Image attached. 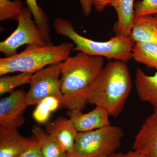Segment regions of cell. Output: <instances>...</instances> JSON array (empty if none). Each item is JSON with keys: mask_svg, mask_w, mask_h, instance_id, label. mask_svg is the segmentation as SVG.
Listing matches in <instances>:
<instances>
[{"mask_svg": "<svg viewBox=\"0 0 157 157\" xmlns=\"http://www.w3.org/2000/svg\"><path fill=\"white\" fill-rule=\"evenodd\" d=\"M25 92L13 90L0 101V130H17L24 123V114L28 107Z\"/></svg>", "mask_w": 157, "mask_h": 157, "instance_id": "cell-8", "label": "cell"}, {"mask_svg": "<svg viewBox=\"0 0 157 157\" xmlns=\"http://www.w3.org/2000/svg\"><path fill=\"white\" fill-rule=\"evenodd\" d=\"M19 157H43L39 142L36 138L32 145Z\"/></svg>", "mask_w": 157, "mask_h": 157, "instance_id": "cell-22", "label": "cell"}, {"mask_svg": "<svg viewBox=\"0 0 157 157\" xmlns=\"http://www.w3.org/2000/svg\"><path fill=\"white\" fill-rule=\"evenodd\" d=\"M53 27L57 34L73 41L76 45L73 48L74 51L126 63L132 59V50L135 42L130 36H115L106 42L94 41L78 33L72 22L61 17L55 18Z\"/></svg>", "mask_w": 157, "mask_h": 157, "instance_id": "cell-3", "label": "cell"}, {"mask_svg": "<svg viewBox=\"0 0 157 157\" xmlns=\"http://www.w3.org/2000/svg\"><path fill=\"white\" fill-rule=\"evenodd\" d=\"M28 8L30 10L33 19L39 28L43 40L51 44V38L48 17L45 11L39 6L37 0H25Z\"/></svg>", "mask_w": 157, "mask_h": 157, "instance_id": "cell-18", "label": "cell"}, {"mask_svg": "<svg viewBox=\"0 0 157 157\" xmlns=\"http://www.w3.org/2000/svg\"><path fill=\"white\" fill-rule=\"evenodd\" d=\"M107 157V156H102V157Z\"/></svg>", "mask_w": 157, "mask_h": 157, "instance_id": "cell-26", "label": "cell"}, {"mask_svg": "<svg viewBox=\"0 0 157 157\" xmlns=\"http://www.w3.org/2000/svg\"><path fill=\"white\" fill-rule=\"evenodd\" d=\"M81 5L82 10L86 16H89L92 10L94 0H78Z\"/></svg>", "mask_w": 157, "mask_h": 157, "instance_id": "cell-23", "label": "cell"}, {"mask_svg": "<svg viewBox=\"0 0 157 157\" xmlns=\"http://www.w3.org/2000/svg\"><path fill=\"white\" fill-rule=\"evenodd\" d=\"M33 17L29 9L24 7L17 18V28L9 37L0 42V52L6 57L17 54V49L22 45L47 44Z\"/></svg>", "mask_w": 157, "mask_h": 157, "instance_id": "cell-7", "label": "cell"}, {"mask_svg": "<svg viewBox=\"0 0 157 157\" xmlns=\"http://www.w3.org/2000/svg\"><path fill=\"white\" fill-rule=\"evenodd\" d=\"M132 87L127 63L109 62L88 90L87 103L106 109L117 117L123 111Z\"/></svg>", "mask_w": 157, "mask_h": 157, "instance_id": "cell-2", "label": "cell"}, {"mask_svg": "<svg viewBox=\"0 0 157 157\" xmlns=\"http://www.w3.org/2000/svg\"><path fill=\"white\" fill-rule=\"evenodd\" d=\"M102 57L78 52L62 62L61 88L63 107L68 110H82L87 104L88 90L104 67Z\"/></svg>", "mask_w": 157, "mask_h": 157, "instance_id": "cell-1", "label": "cell"}, {"mask_svg": "<svg viewBox=\"0 0 157 157\" xmlns=\"http://www.w3.org/2000/svg\"><path fill=\"white\" fill-rule=\"evenodd\" d=\"M154 76L146 75L140 68L136 70L135 87L137 95L143 102H147L157 110V68Z\"/></svg>", "mask_w": 157, "mask_h": 157, "instance_id": "cell-15", "label": "cell"}, {"mask_svg": "<svg viewBox=\"0 0 157 157\" xmlns=\"http://www.w3.org/2000/svg\"><path fill=\"white\" fill-rule=\"evenodd\" d=\"M46 132L55 138L68 157L73 154L75 139L78 132L70 123L69 119L59 117L45 124Z\"/></svg>", "mask_w": 157, "mask_h": 157, "instance_id": "cell-11", "label": "cell"}, {"mask_svg": "<svg viewBox=\"0 0 157 157\" xmlns=\"http://www.w3.org/2000/svg\"><path fill=\"white\" fill-rule=\"evenodd\" d=\"M34 73L24 72L14 76H1L0 78V95L11 93L15 88L30 83Z\"/></svg>", "mask_w": 157, "mask_h": 157, "instance_id": "cell-20", "label": "cell"}, {"mask_svg": "<svg viewBox=\"0 0 157 157\" xmlns=\"http://www.w3.org/2000/svg\"><path fill=\"white\" fill-rule=\"evenodd\" d=\"M114 0H94V7L98 12H102L104 11L107 6L112 2Z\"/></svg>", "mask_w": 157, "mask_h": 157, "instance_id": "cell-24", "label": "cell"}, {"mask_svg": "<svg viewBox=\"0 0 157 157\" xmlns=\"http://www.w3.org/2000/svg\"><path fill=\"white\" fill-rule=\"evenodd\" d=\"M34 140L23 137L17 130H0V157H19Z\"/></svg>", "mask_w": 157, "mask_h": 157, "instance_id": "cell-12", "label": "cell"}, {"mask_svg": "<svg viewBox=\"0 0 157 157\" xmlns=\"http://www.w3.org/2000/svg\"><path fill=\"white\" fill-rule=\"evenodd\" d=\"M37 105L33 113V117L40 124L47 123L51 113L62 107L60 101L53 97L45 98Z\"/></svg>", "mask_w": 157, "mask_h": 157, "instance_id": "cell-19", "label": "cell"}, {"mask_svg": "<svg viewBox=\"0 0 157 157\" xmlns=\"http://www.w3.org/2000/svg\"><path fill=\"white\" fill-rule=\"evenodd\" d=\"M111 157H144L143 155L135 151H131L126 153H115Z\"/></svg>", "mask_w": 157, "mask_h": 157, "instance_id": "cell-25", "label": "cell"}, {"mask_svg": "<svg viewBox=\"0 0 157 157\" xmlns=\"http://www.w3.org/2000/svg\"><path fill=\"white\" fill-rule=\"evenodd\" d=\"M73 45L63 42L58 45H27L19 53L0 58V76L17 72L35 73L49 65L64 61L70 56Z\"/></svg>", "mask_w": 157, "mask_h": 157, "instance_id": "cell-4", "label": "cell"}, {"mask_svg": "<svg viewBox=\"0 0 157 157\" xmlns=\"http://www.w3.org/2000/svg\"><path fill=\"white\" fill-rule=\"evenodd\" d=\"M132 149L144 157H157V110H154L141 125Z\"/></svg>", "mask_w": 157, "mask_h": 157, "instance_id": "cell-9", "label": "cell"}, {"mask_svg": "<svg viewBox=\"0 0 157 157\" xmlns=\"http://www.w3.org/2000/svg\"><path fill=\"white\" fill-rule=\"evenodd\" d=\"M135 17L144 15H157V0L137 1L134 6Z\"/></svg>", "mask_w": 157, "mask_h": 157, "instance_id": "cell-21", "label": "cell"}, {"mask_svg": "<svg viewBox=\"0 0 157 157\" xmlns=\"http://www.w3.org/2000/svg\"><path fill=\"white\" fill-rule=\"evenodd\" d=\"M132 59L149 68H157V44L145 42H135Z\"/></svg>", "mask_w": 157, "mask_h": 157, "instance_id": "cell-17", "label": "cell"}, {"mask_svg": "<svg viewBox=\"0 0 157 157\" xmlns=\"http://www.w3.org/2000/svg\"><path fill=\"white\" fill-rule=\"evenodd\" d=\"M134 6V0H114L109 5L117 14L113 28L115 36H130L135 18Z\"/></svg>", "mask_w": 157, "mask_h": 157, "instance_id": "cell-13", "label": "cell"}, {"mask_svg": "<svg viewBox=\"0 0 157 157\" xmlns=\"http://www.w3.org/2000/svg\"><path fill=\"white\" fill-rule=\"evenodd\" d=\"M68 157H72V156H69Z\"/></svg>", "mask_w": 157, "mask_h": 157, "instance_id": "cell-27", "label": "cell"}, {"mask_svg": "<svg viewBox=\"0 0 157 157\" xmlns=\"http://www.w3.org/2000/svg\"><path fill=\"white\" fill-rule=\"evenodd\" d=\"M33 136L39 142L43 157H68L67 154L62 148L54 137L39 126L33 127Z\"/></svg>", "mask_w": 157, "mask_h": 157, "instance_id": "cell-16", "label": "cell"}, {"mask_svg": "<svg viewBox=\"0 0 157 157\" xmlns=\"http://www.w3.org/2000/svg\"><path fill=\"white\" fill-rule=\"evenodd\" d=\"M130 37L135 42L157 44V15L135 17Z\"/></svg>", "mask_w": 157, "mask_h": 157, "instance_id": "cell-14", "label": "cell"}, {"mask_svg": "<svg viewBox=\"0 0 157 157\" xmlns=\"http://www.w3.org/2000/svg\"><path fill=\"white\" fill-rule=\"evenodd\" d=\"M61 63L49 65L33 73L29 90L26 94L28 106L38 105L45 98L53 97L60 101L63 107V96L60 82Z\"/></svg>", "mask_w": 157, "mask_h": 157, "instance_id": "cell-6", "label": "cell"}, {"mask_svg": "<svg viewBox=\"0 0 157 157\" xmlns=\"http://www.w3.org/2000/svg\"><path fill=\"white\" fill-rule=\"evenodd\" d=\"M124 134L120 127L107 126L93 131L78 132L73 157H110L121 144Z\"/></svg>", "mask_w": 157, "mask_h": 157, "instance_id": "cell-5", "label": "cell"}, {"mask_svg": "<svg viewBox=\"0 0 157 157\" xmlns=\"http://www.w3.org/2000/svg\"><path fill=\"white\" fill-rule=\"evenodd\" d=\"M82 110H68L70 123L78 132L93 131L110 125L108 112L102 107L96 106L92 111L83 113Z\"/></svg>", "mask_w": 157, "mask_h": 157, "instance_id": "cell-10", "label": "cell"}]
</instances>
